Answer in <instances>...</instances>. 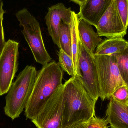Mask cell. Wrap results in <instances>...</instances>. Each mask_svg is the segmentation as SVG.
I'll return each instance as SVG.
<instances>
[{
	"instance_id": "obj_21",
	"label": "cell",
	"mask_w": 128,
	"mask_h": 128,
	"mask_svg": "<svg viewBox=\"0 0 128 128\" xmlns=\"http://www.w3.org/2000/svg\"><path fill=\"white\" fill-rule=\"evenodd\" d=\"M108 124L106 119L94 116L87 122L86 128H108Z\"/></svg>"
},
{
	"instance_id": "obj_9",
	"label": "cell",
	"mask_w": 128,
	"mask_h": 128,
	"mask_svg": "<svg viewBox=\"0 0 128 128\" xmlns=\"http://www.w3.org/2000/svg\"><path fill=\"white\" fill-rule=\"evenodd\" d=\"M97 33L100 36L108 38H123L127 34V29L123 24L117 10L115 0L102 16L96 26Z\"/></svg>"
},
{
	"instance_id": "obj_4",
	"label": "cell",
	"mask_w": 128,
	"mask_h": 128,
	"mask_svg": "<svg viewBox=\"0 0 128 128\" xmlns=\"http://www.w3.org/2000/svg\"><path fill=\"white\" fill-rule=\"evenodd\" d=\"M22 30L37 63L44 65L52 61L45 47L39 22L28 9L24 8L16 14Z\"/></svg>"
},
{
	"instance_id": "obj_10",
	"label": "cell",
	"mask_w": 128,
	"mask_h": 128,
	"mask_svg": "<svg viewBox=\"0 0 128 128\" xmlns=\"http://www.w3.org/2000/svg\"><path fill=\"white\" fill-rule=\"evenodd\" d=\"M70 8H67L62 3H58L48 8L45 17L49 34L53 42L60 48L59 30L60 25L63 22L69 26L72 18Z\"/></svg>"
},
{
	"instance_id": "obj_22",
	"label": "cell",
	"mask_w": 128,
	"mask_h": 128,
	"mask_svg": "<svg viewBox=\"0 0 128 128\" xmlns=\"http://www.w3.org/2000/svg\"><path fill=\"white\" fill-rule=\"evenodd\" d=\"M3 2L2 0H0V56L6 44L3 26V16L5 12L3 9Z\"/></svg>"
},
{
	"instance_id": "obj_15",
	"label": "cell",
	"mask_w": 128,
	"mask_h": 128,
	"mask_svg": "<svg viewBox=\"0 0 128 128\" xmlns=\"http://www.w3.org/2000/svg\"><path fill=\"white\" fill-rule=\"evenodd\" d=\"M128 46V40L123 38H106L98 46L95 55H110L123 52Z\"/></svg>"
},
{
	"instance_id": "obj_1",
	"label": "cell",
	"mask_w": 128,
	"mask_h": 128,
	"mask_svg": "<svg viewBox=\"0 0 128 128\" xmlns=\"http://www.w3.org/2000/svg\"><path fill=\"white\" fill-rule=\"evenodd\" d=\"M64 85L62 128H67L75 123L87 122L96 116V102L76 78L71 77Z\"/></svg>"
},
{
	"instance_id": "obj_11",
	"label": "cell",
	"mask_w": 128,
	"mask_h": 128,
	"mask_svg": "<svg viewBox=\"0 0 128 128\" xmlns=\"http://www.w3.org/2000/svg\"><path fill=\"white\" fill-rule=\"evenodd\" d=\"M112 0H86L80 5L78 14L80 19L96 27Z\"/></svg>"
},
{
	"instance_id": "obj_24",
	"label": "cell",
	"mask_w": 128,
	"mask_h": 128,
	"mask_svg": "<svg viewBox=\"0 0 128 128\" xmlns=\"http://www.w3.org/2000/svg\"><path fill=\"white\" fill-rule=\"evenodd\" d=\"M72 1L74 3L80 5L83 4L84 2L86 1V0H70Z\"/></svg>"
},
{
	"instance_id": "obj_5",
	"label": "cell",
	"mask_w": 128,
	"mask_h": 128,
	"mask_svg": "<svg viewBox=\"0 0 128 128\" xmlns=\"http://www.w3.org/2000/svg\"><path fill=\"white\" fill-rule=\"evenodd\" d=\"M100 89L99 98L102 101L110 99L114 92L126 85L120 75L114 54L95 55Z\"/></svg>"
},
{
	"instance_id": "obj_19",
	"label": "cell",
	"mask_w": 128,
	"mask_h": 128,
	"mask_svg": "<svg viewBox=\"0 0 128 128\" xmlns=\"http://www.w3.org/2000/svg\"><path fill=\"white\" fill-rule=\"evenodd\" d=\"M117 10L124 26L128 27V0H115Z\"/></svg>"
},
{
	"instance_id": "obj_12",
	"label": "cell",
	"mask_w": 128,
	"mask_h": 128,
	"mask_svg": "<svg viewBox=\"0 0 128 128\" xmlns=\"http://www.w3.org/2000/svg\"><path fill=\"white\" fill-rule=\"evenodd\" d=\"M106 116V120L111 128H128V104L110 98Z\"/></svg>"
},
{
	"instance_id": "obj_23",
	"label": "cell",
	"mask_w": 128,
	"mask_h": 128,
	"mask_svg": "<svg viewBox=\"0 0 128 128\" xmlns=\"http://www.w3.org/2000/svg\"><path fill=\"white\" fill-rule=\"evenodd\" d=\"M87 122H81L75 123L71 126L65 128H86Z\"/></svg>"
},
{
	"instance_id": "obj_7",
	"label": "cell",
	"mask_w": 128,
	"mask_h": 128,
	"mask_svg": "<svg viewBox=\"0 0 128 128\" xmlns=\"http://www.w3.org/2000/svg\"><path fill=\"white\" fill-rule=\"evenodd\" d=\"M64 85L62 84L46 102L33 120L37 128H62Z\"/></svg>"
},
{
	"instance_id": "obj_20",
	"label": "cell",
	"mask_w": 128,
	"mask_h": 128,
	"mask_svg": "<svg viewBox=\"0 0 128 128\" xmlns=\"http://www.w3.org/2000/svg\"><path fill=\"white\" fill-rule=\"evenodd\" d=\"M110 98L121 103L128 104V87L126 85L119 87L114 92Z\"/></svg>"
},
{
	"instance_id": "obj_13",
	"label": "cell",
	"mask_w": 128,
	"mask_h": 128,
	"mask_svg": "<svg viewBox=\"0 0 128 128\" xmlns=\"http://www.w3.org/2000/svg\"><path fill=\"white\" fill-rule=\"evenodd\" d=\"M78 28L81 42L88 51L94 54L96 48L103 40L101 36L94 31L92 25L80 18Z\"/></svg>"
},
{
	"instance_id": "obj_3",
	"label": "cell",
	"mask_w": 128,
	"mask_h": 128,
	"mask_svg": "<svg viewBox=\"0 0 128 128\" xmlns=\"http://www.w3.org/2000/svg\"><path fill=\"white\" fill-rule=\"evenodd\" d=\"M37 74L36 68L27 65L17 76L5 98V114L12 120L19 116L31 94Z\"/></svg>"
},
{
	"instance_id": "obj_8",
	"label": "cell",
	"mask_w": 128,
	"mask_h": 128,
	"mask_svg": "<svg viewBox=\"0 0 128 128\" xmlns=\"http://www.w3.org/2000/svg\"><path fill=\"white\" fill-rule=\"evenodd\" d=\"M19 43L9 40L0 56V96L7 93L18 68Z\"/></svg>"
},
{
	"instance_id": "obj_6",
	"label": "cell",
	"mask_w": 128,
	"mask_h": 128,
	"mask_svg": "<svg viewBox=\"0 0 128 128\" xmlns=\"http://www.w3.org/2000/svg\"><path fill=\"white\" fill-rule=\"evenodd\" d=\"M78 68L80 76L76 78L95 102L100 96V89L94 54H91L79 39Z\"/></svg>"
},
{
	"instance_id": "obj_17",
	"label": "cell",
	"mask_w": 128,
	"mask_h": 128,
	"mask_svg": "<svg viewBox=\"0 0 128 128\" xmlns=\"http://www.w3.org/2000/svg\"><path fill=\"white\" fill-rule=\"evenodd\" d=\"M114 55L122 79L128 88V46L123 52Z\"/></svg>"
},
{
	"instance_id": "obj_18",
	"label": "cell",
	"mask_w": 128,
	"mask_h": 128,
	"mask_svg": "<svg viewBox=\"0 0 128 128\" xmlns=\"http://www.w3.org/2000/svg\"><path fill=\"white\" fill-rule=\"evenodd\" d=\"M58 63L62 70L72 77L75 76L74 69L71 56L66 53L62 49H59Z\"/></svg>"
},
{
	"instance_id": "obj_16",
	"label": "cell",
	"mask_w": 128,
	"mask_h": 128,
	"mask_svg": "<svg viewBox=\"0 0 128 128\" xmlns=\"http://www.w3.org/2000/svg\"><path fill=\"white\" fill-rule=\"evenodd\" d=\"M60 48L71 56V42L69 26L62 22L59 30Z\"/></svg>"
},
{
	"instance_id": "obj_14",
	"label": "cell",
	"mask_w": 128,
	"mask_h": 128,
	"mask_svg": "<svg viewBox=\"0 0 128 128\" xmlns=\"http://www.w3.org/2000/svg\"><path fill=\"white\" fill-rule=\"evenodd\" d=\"M71 13V20L69 25L71 42V57L73 61L75 77H78L80 76L78 68L79 34L78 25L79 17L78 14H76L74 11L72 10Z\"/></svg>"
},
{
	"instance_id": "obj_2",
	"label": "cell",
	"mask_w": 128,
	"mask_h": 128,
	"mask_svg": "<svg viewBox=\"0 0 128 128\" xmlns=\"http://www.w3.org/2000/svg\"><path fill=\"white\" fill-rule=\"evenodd\" d=\"M63 71L58 63L52 61L37 71L30 98L25 109L26 119L33 120L56 90L63 84Z\"/></svg>"
}]
</instances>
